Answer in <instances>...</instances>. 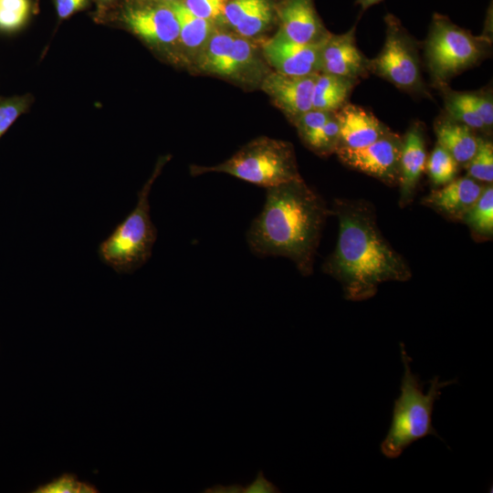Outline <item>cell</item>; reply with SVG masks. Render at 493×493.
Returning <instances> with one entry per match:
<instances>
[{"mask_svg": "<svg viewBox=\"0 0 493 493\" xmlns=\"http://www.w3.org/2000/svg\"><path fill=\"white\" fill-rule=\"evenodd\" d=\"M331 211L339 223L338 240L322 270L341 284L346 299L366 300L384 282L411 278L409 266L379 229L371 203L337 198Z\"/></svg>", "mask_w": 493, "mask_h": 493, "instance_id": "cell-1", "label": "cell"}, {"mask_svg": "<svg viewBox=\"0 0 493 493\" xmlns=\"http://www.w3.org/2000/svg\"><path fill=\"white\" fill-rule=\"evenodd\" d=\"M330 215L331 209L303 179L288 182L266 189L264 205L246 240L254 255L287 257L303 276H309Z\"/></svg>", "mask_w": 493, "mask_h": 493, "instance_id": "cell-2", "label": "cell"}, {"mask_svg": "<svg viewBox=\"0 0 493 493\" xmlns=\"http://www.w3.org/2000/svg\"><path fill=\"white\" fill-rule=\"evenodd\" d=\"M400 353L404 365L400 394L394 400L391 425L380 446L382 454L390 459L399 457L413 443L427 435L441 439L433 426L434 406L445 387L457 383L456 379L441 381L436 375L428 381L425 392V383L413 372L412 359L404 343H400Z\"/></svg>", "mask_w": 493, "mask_h": 493, "instance_id": "cell-3", "label": "cell"}, {"mask_svg": "<svg viewBox=\"0 0 493 493\" xmlns=\"http://www.w3.org/2000/svg\"><path fill=\"white\" fill-rule=\"evenodd\" d=\"M492 37L473 35L453 23L448 16L435 13L424 42L425 67L432 85L438 89L463 71L488 58Z\"/></svg>", "mask_w": 493, "mask_h": 493, "instance_id": "cell-4", "label": "cell"}, {"mask_svg": "<svg viewBox=\"0 0 493 493\" xmlns=\"http://www.w3.org/2000/svg\"><path fill=\"white\" fill-rule=\"evenodd\" d=\"M190 173L194 176L224 173L266 189L302 179L293 145L288 142L265 136L247 142L218 164L191 165Z\"/></svg>", "mask_w": 493, "mask_h": 493, "instance_id": "cell-5", "label": "cell"}, {"mask_svg": "<svg viewBox=\"0 0 493 493\" xmlns=\"http://www.w3.org/2000/svg\"><path fill=\"white\" fill-rule=\"evenodd\" d=\"M163 163L138 194L136 206L115 230L100 245L101 260L119 273H131L150 258L157 231L150 215L149 194Z\"/></svg>", "mask_w": 493, "mask_h": 493, "instance_id": "cell-6", "label": "cell"}, {"mask_svg": "<svg viewBox=\"0 0 493 493\" xmlns=\"http://www.w3.org/2000/svg\"><path fill=\"white\" fill-rule=\"evenodd\" d=\"M385 41L380 53L369 59V72L412 95L430 94L423 79L417 41L393 14L384 17Z\"/></svg>", "mask_w": 493, "mask_h": 493, "instance_id": "cell-7", "label": "cell"}, {"mask_svg": "<svg viewBox=\"0 0 493 493\" xmlns=\"http://www.w3.org/2000/svg\"><path fill=\"white\" fill-rule=\"evenodd\" d=\"M121 20L152 46L167 47L179 43V24L169 1L126 0Z\"/></svg>", "mask_w": 493, "mask_h": 493, "instance_id": "cell-8", "label": "cell"}, {"mask_svg": "<svg viewBox=\"0 0 493 493\" xmlns=\"http://www.w3.org/2000/svg\"><path fill=\"white\" fill-rule=\"evenodd\" d=\"M199 69L221 77L237 78L254 68V45L243 37L215 31L196 58Z\"/></svg>", "mask_w": 493, "mask_h": 493, "instance_id": "cell-9", "label": "cell"}, {"mask_svg": "<svg viewBox=\"0 0 493 493\" xmlns=\"http://www.w3.org/2000/svg\"><path fill=\"white\" fill-rule=\"evenodd\" d=\"M402 136L390 131L360 149H340L336 154L346 166L369 174L385 184H399Z\"/></svg>", "mask_w": 493, "mask_h": 493, "instance_id": "cell-10", "label": "cell"}, {"mask_svg": "<svg viewBox=\"0 0 493 493\" xmlns=\"http://www.w3.org/2000/svg\"><path fill=\"white\" fill-rule=\"evenodd\" d=\"M325 39L300 44L287 38L278 30L263 43L262 53L276 72L296 77L317 74L320 73V53Z\"/></svg>", "mask_w": 493, "mask_h": 493, "instance_id": "cell-11", "label": "cell"}, {"mask_svg": "<svg viewBox=\"0 0 493 493\" xmlns=\"http://www.w3.org/2000/svg\"><path fill=\"white\" fill-rule=\"evenodd\" d=\"M318 74L296 77L273 71L262 79L261 89L294 123L312 109V93Z\"/></svg>", "mask_w": 493, "mask_h": 493, "instance_id": "cell-12", "label": "cell"}, {"mask_svg": "<svg viewBox=\"0 0 493 493\" xmlns=\"http://www.w3.org/2000/svg\"><path fill=\"white\" fill-rule=\"evenodd\" d=\"M369 58L358 48L355 26L341 35L326 37L320 53V72L360 80L369 72Z\"/></svg>", "mask_w": 493, "mask_h": 493, "instance_id": "cell-13", "label": "cell"}, {"mask_svg": "<svg viewBox=\"0 0 493 493\" xmlns=\"http://www.w3.org/2000/svg\"><path fill=\"white\" fill-rule=\"evenodd\" d=\"M278 31L300 44L318 43L330 32L324 27L313 0H281L276 5Z\"/></svg>", "mask_w": 493, "mask_h": 493, "instance_id": "cell-14", "label": "cell"}, {"mask_svg": "<svg viewBox=\"0 0 493 493\" xmlns=\"http://www.w3.org/2000/svg\"><path fill=\"white\" fill-rule=\"evenodd\" d=\"M400 159V200L401 207L410 204L426 163L425 126L414 121L402 136Z\"/></svg>", "mask_w": 493, "mask_h": 493, "instance_id": "cell-15", "label": "cell"}, {"mask_svg": "<svg viewBox=\"0 0 493 493\" xmlns=\"http://www.w3.org/2000/svg\"><path fill=\"white\" fill-rule=\"evenodd\" d=\"M335 115L340 126L337 150L363 148L391 131L372 112L350 102L335 111Z\"/></svg>", "mask_w": 493, "mask_h": 493, "instance_id": "cell-16", "label": "cell"}, {"mask_svg": "<svg viewBox=\"0 0 493 493\" xmlns=\"http://www.w3.org/2000/svg\"><path fill=\"white\" fill-rule=\"evenodd\" d=\"M485 185L467 175L455 178L441 188L433 190L423 198L422 204L447 217L461 220L480 196Z\"/></svg>", "mask_w": 493, "mask_h": 493, "instance_id": "cell-17", "label": "cell"}, {"mask_svg": "<svg viewBox=\"0 0 493 493\" xmlns=\"http://www.w3.org/2000/svg\"><path fill=\"white\" fill-rule=\"evenodd\" d=\"M437 143L448 152L460 165H466L475 154L478 136L466 124L450 118L446 113L434 123Z\"/></svg>", "mask_w": 493, "mask_h": 493, "instance_id": "cell-18", "label": "cell"}, {"mask_svg": "<svg viewBox=\"0 0 493 493\" xmlns=\"http://www.w3.org/2000/svg\"><path fill=\"white\" fill-rule=\"evenodd\" d=\"M179 24V43L197 58L214 34L213 22L194 15L181 0L169 1Z\"/></svg>", "mask_w": 493, "mask_h": 493, "instance_id": "cell-19", "label": "cell"}, {"mask_svg": "<svg viewBox=\"0 0 493 493\" xmlns=\"http://www.w3.org/2000/svg\"><path fill=\"white\" fill-rule=\"evenodd\" d=\"M358 83V79L319 73L313 88L312 109L337 111L348 103V99Z\"/></svg>", "mask_w": 493, "mask_h": 493, "instance_id": "cell-20", "label": "cell"}, {"mask_svg": "<svg viewBox=\"0 0 493 493\" xmlns=\"http://www.w3.org/2000/svg\"><path fill=\"white\" fill-rule=\"evenodd\" d=\"M471 232L480 238H491L493 235V186L485 185L480 196L462 216Z\"/></svg>", "mask_w": 493, "mask_h": 493, "instance_id": "cell-21", "label": "cell"}, {"mask_svg": "<svg viewBox=\"0 0 493 493\" xmlns=\"http://www.w3.org/2000/svg\"><path fill=\"white\" fill-rule=\"evenodd\" d=\"M437 89L443 96L446 115L466 124L475 131L488 135L483 122L471 105L467 92L454 90L448 85L442 86Z\"/></svg>", "mask_w": 493, "mask_h": 493, "instance_id": "cell-22", "label": "cell"}, {"mask_svg": "<svg viewBox=\"0 0 493 493\" xmlns=\"http://www.w3.org/2000/svg\"><path fill=\"white\" fill-rule=\"evenodd\" d=\"M276 15V5L270 0H258L234 28L238 36L252 38L265 32Z\"/></svg>", "mask_w": 493, "mask_h": 493, "instance_id": "cell-23", "label": "cell"}, {"mask_svg": "<svg viewBox=\"0 0 493 493\" xmlns=\"http://www.w3.org/2000/svg\"><path fill=\"white\" fill-rule=\"evenodd\" d=\"M458 167L457 162L438 143L425 163L428 177L436 186H442L456 178Z\"/></svg>", "mask_w": 493, "mask_h": 493, "instance_id": "cell-24", "label": "cell"}, {"mask_svg": "<svg viewBox=\"0 0 493 493\" xmlns=\"http://www.w3.org/2000/svg\"><path fill=\"white\" fill-rule=\"evenodd\" d=\"M465 167L467 176L482 184H492L493 143L489 139L478 136L477 151Z\"/></svg>", "mask_w": 493, "mask_h": 493, "instance_id": "cell-25", "label": "cell"}, {"mask_svg": "<svg viewBox=\"0 0 493 493\" xmlns=\"http://www.w3.org/2000/svg\"><path fill=\"white\" fill-rule=\"evenodd\" d=\"M29 12V0H0V30L19 29L27 20Z\"/></svg>", "mask_w": 493, "mask_h": 493, "instance_id": "cell-26", "label": "cell"}, {"mask_svg": "<svg viewBox=\"0 0 493 493\" xmlns=\"http://www.w3.org/2000/svg\"><path fill=\"white\" fill-rule=\"evenodd\" d=\"M332 113L311 109L293 123L300 140L309 149Z\"/></svg>", "mask_w": 493, "mask_h": 493, "instance_id": "cell-27", "label": "cell"}, {"mask_svg": "<svg viewBox=\"0 0 493 493\" xmlns=\"http://www.w3.org/2000/svg\"><path fill=\"white\" fill-rule=\"evenodd\" d=\"M340 141V126L333 112L316 137L310 151L325 157L335 153Z\"/></svg>", "mask_w": 493, "mask_h": 493, "instance_id": "cell-28", "label": "cell"}, {"mask_svg": "<svg viewBox=\"0 0 493 493\" xmlns=\"http://www.w3.org/2000/svg\"><path fill=\"white\" fill-rule=\"evenodd\" d=\"M35 493H94L97 488L87 482L79 481L72 474H64L49 483L38 487Z\"/></svg>", "mask_w": 493, "mask_h": 493, "instance_id": "cell-29", "label": "cell"}, {"mask_svg": "<svg viewBox=\"0 0 493 493\" xmlns=\"http://www.w3.org/2000/svg\"><path fill=\"white\" fill-rule=\"evenodd\" d=\"M471 105L483 122L488 134L492 131L493 127V99L491 89H480L467 92Z\"/></svg>", "mask_w": 493, "mask_h": 493, "instance_id": "cell-30", "label": "cell"}, {"mask_svg": "<svg viewBox=\"0 0 493 493\" xmlns=\"http://www.w3.org/2000/svg\"><path fill=\"white\" fill-rule=\"evenodd\" d=\"M227 2L228 0H183L194 15L212 22L223 16Z\"/></svg>", "mask_w": 493, "mask_h": 493, "instance_id": "cell-31", "label": "cell"}, {"mask_svg": "<svg viewBox=\"0 0 493 493\" xmlns=\"http://www.w3.org/2000/svg\"><path fill=\"white\" fill-rule=\"evenodd\" d=\"M26 108L25 98H15L0 103V137Z\"/></svg>", "mask_w": 493, "mask_h": 493, "instance_id": "cell-32", "label": "cell"}, {"mask_svg": "<svg viewBox=\"0 0 493 493\" xmlns=\"http://www.w3.org/2000/svg\"><path fill=\"white\" fill-rule=\"evenodd\" d=\"M89 0H56L57 13L59 18L65 19L83 9Z\"/></svg>", "mask_w": 493, "mask_h": 493, "instance_id": "cell-33", "label": "cell"}, {"mask_svg": "<svg viewBox=\"0 0 493 493\" xmlns=\"http://www.w3.org/2000/svg\"><path fill=\"white\" fill-rule=\"evenodd\" d=\"M244 492H277V488L270 482H268L261 474H259L256 480L248 487L244 488Z\"/></svg>", "mask_w": 493, "mask_h": 493, "instance_id": "cell-34", "label": "cell"}, {"mask_svg": "<svg viewBox=\"0 0 493 493\" xmlns=\"http://www.w3.org/2000/svg\"><path fill=\"white\" fill-rule=\"evenodd\" d=\"M382 1L383 0H356L355 5H357L360 7L361 12L363 13L372 5Z\"/></svg>", "mask_w": 493, "mask_h": 493, "instance_id": "cell-35", "label": "cell"}, {"mask_svg": "<svg viewBox=\"0 0 493 493\" xmlns=\"http://www.w3.org/2000/svg\"><path fill=\"white\" fill-rule=\"evenodd\" d=\"M99 1H101V2H109V1H111V0H99Z\"/></svg>", "mask_w": 493, "mask_h": 493, "instance_id": "cell-36", "label": "cell"}, {"mask_svg": "<svg viewBox=\"0 0 493 493\" xmlns=\"http://www.w3.org/2000/svg\"><path fill=\"white\" fill-rule=\"evenodd\" d=\"M165 1H173V0H165Z\"/></svg>", "mask_w": 493, "mask_h": 493, "instance_id": "cell-37", "label": "cell"}]
</instances>
